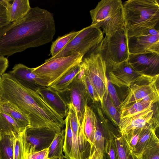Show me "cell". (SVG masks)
Returning a JSON list of instances; mask_svg holds the SVG:
<instances>
[{
    "label": "cell",
    "mask_w": 159,
    "mask_h": 159,
    "mask_svg": "<svg viewBox=\"0 0 159 159\" xmlns=\"http://www.w3.org/2000/svg\"><path fill=\"white\" fill-rule=\"evenodd\" d=\"M25 159H49L48 149L27 154L25 156Z\"/></svg>",
    "instance_id": "obj_40"
},
{
    "label": "cell",
    "mask_w": 159,
    "mask_h": 159,
    "mask_svg": "<svg viewBox=\"0 0 159 159\" xmlns=\"http://www.w3.org/2000/svg\"><path fill=\"white\" fill-rule=\"evenodd\" d=\"M125 141L126 142V151L127 159H139L126 140Z\"/></svg>",
    "instance_id": "obj_42"
},
{
    "label": "cell",
    "mask_w": 159,
    "mask_h": 159,
    "mask_svg": "<svg viewBox=\"0 0 159 159\" xmlns=\"http://www.w3.org/2000/svg\"><path fill=\"white\" fill-rule=\"evenodd\" d=\"M81 63L73 67L50 87L57 91L67 88L72 82L80 71Z\"/></svg>",
    "instance_id": "obj_25"
},
{
    "label": "cell",
    "mask_w": 159,
    "mask_h": 159,
    "mask_svg": "<svg viewBox=\"0 0 159 159\" xmlns=\"http://www.w3.org/2000/svg\"><path fill=\"white\" fill-rule=\"evenodd\" d=\"M9 0H0V29L7 25L10 22L7 13V6Z\"/></svg>",
    "instance_id": "obj_38"
},
{
    "label": "cell",
    "mask_w": 159,
    "mask_h": 159,
    "mask_svg": "<svg viewBox=\"0 0 159 159\" xmlns=\"http://www.w3.org/2000/svg\"><path fill=\"white\" fill-rule=\"evenodd\" d=\"M53 16L38 7L19 20L0 29V56L9 57L52 41L56 33Z\"/></svg>",
    "instance_id": "obj_1"
},
{
    "label": "cell",
    "mask_w": 159,
    "mask_h": 159,
    "mask_svg": "<svg viewBox=\"0 0 159 159\" xmlns=\"http://www.w3.org/2000/svg\"><path fill=\"white\" fill-rule=\"evenodd\" d=\"M125 28L128 37L146 35L159 22L157 0H129L123 4Z\"/></svg>",
    "instance_id": "obj_3"
},
{
    "label": "cell",
    "mask_w": 159,
    "mask_h": 159,
    "mask_svg": "<svg viewBox=\"0 0 159 159\" xmlns=\"http://www.w3.org/2000/svg\"><path fill=\"white\" fill-rule=\"evenodd\" d=\"M58 132L47 127L27 128L24 136L25 156L31 152L48 148Z\"/></svg>",
    "instance_id": "obj_10"
},
{
    "label": "cell",
    "mask_w": 159,
    "mask_h": 159,
    "mask_svg": "<svg viewBox=\"0 0 159 159\" xmlns=\"http://www.w3.org/2000/svg\"><path fill=\"white\" fill-rule=\"evenodd\" d=\"M93 51L100 54L106 66L128 60L129 53L125 28L117 31L112 35L105 36Z\"/></svg>",
    "instance_id": "obj_6"
},
{
    "label": "cell",
    "mask_w": 159,
    "mask_h": 159,
    "mask_svg": "<svg viewBox=\"0 0 159 159\" xmlns=\"http://www.w3.org/2000/svg\"><path fill=\"white\" fill-rule=\"evenodd\" d=\"M25 130L15 137L13 159H25L24 136Z\"/></svg>",
    "instance_id": "obj_31"
},
{
    "label": "cell",
    "mask_w": 159,
    "mask_h": 159,
    "mask_svg": "<svg viewBox=\"0 0 159 159\" xmlns=\"http://www.w3.org/2000/svg\"><path fill=\"white\" fill-rule=\"evenodd\" d=\"M33 70V68L19 63L15 64L8 73L24 87L35 91L39 86H45L43 81L32 72Z\"/></svg>",
    "instance_id": "obj_16"
},
{
    "label": "cell",
    "mask_w": 159,
    "mask_h": 159,
    "mask_svg": "<svg viewBox=\"0 0 159 159\" xmlns=\"http://www.w3.org/2000/svg\"><path fill=\"white\" fill-rule=\"evenodd\" d=\"M103 154L98 152L96 150H94L91 155L90 159H103Z\"/></svg>",
    "instance_id": "obj_43"
},
{
    "label": "cell",
    "mask_w": 159,
    "mask_h": 159,
    "mask_svg": "<svg viewBox=\"0 0 159 159\" xmlns=\"http://www.w3.org/2000/svg\"><path fill=\"white\" fill-rule=\"evenodd\" d=\"M159 125L158 120L155 117L150 123L142 129L133 151L135 154H140L145 148L152 144L159 142V139L156 134V131Z\"/></svg>",
    "instance_id": "obj_18"
},
{
    "label": "cell",
    "mask_w": 159,
    "mask_h": 159,
    "mask_svg": "<svg viewBox=\"0 0 159 159\" xmlns=\"http://www.w3.org/2000/svg\"><path fill=\"white\" fill-rule=\"evenodd\" d=\"M127 43L129 54H159V36L142 35L127 37Z\"/></svg>",
    "instance_id": "obj_14"
},
{
    "label": "cell",
    "mask_w": 159,
    "mask_h": 159,
    "mask_svg": "<svg viewBox=\"0 0 159 159\" xmlns=\"http://www.w3.org/2000/svg\"><path fill=\"white\" fill-rule=\"evenodd\" d=\"M68 111L67 115L68 116L72 133L73 134H77L82 126L79 122L75 109L70 103L68 106Z\"/></svg>",
    "instance_id": "obj_33"
},
{
    "label": "cell",
    "mask_w": 159,
    "mask_h": 159,
    "mask_svg": "<svg viewBox=\"0 0 159 159\" xmlns=\"http://www.w3.org/2000/svg\"><path fill=\"white\" fill-rule=\"evenodd\" d=\"M15 137L0 134V159H13Z\"/></svg>",
    "instance_id": "obj_27"
},
{
    "label": "cell",
    "mask_w": 159,
    "mask_h": 159,
    "mask_svg": "<svg viewBox=\"0 0 159 159\" xmlns=\"http://www.w3.org/2000/svg\"><path fill=\"white\" fill-rule=\"evenodd\" d=\"M7 6V13L10 22L16 21L23 18L31 7L28 0H14Z\"/></svg>",
    "instance_id": "obj_19"
},
{
    "label": "cell",
    "mask_w": 159,
    "mask_h": 159,
    "mask_svg": "<svg viewBox=\"0 0 159 159\" xmlns=\"http://www.w3.org/2000/svg\"><path fill=\"white\" fill-rule=\"evenodd\" d=\"M64 121L65 128L63 152L65 156L69 159H75L72 134L69 118L68 115L65 118Z\"/></svg>",
    "instance_id": "obj_28"
},
{
    "label": "cell",
    "mask_w": 159,
    "mask_h": 159,
    "mask_svg": "<svg viewBox=\"0 0 159 159\" xmlns=\"http://www.w3.org/2000/svg\"><path fill=\"white\" fill-rule=\"evenodd\" d=\"M82 81L85 85L89 98L92 101L93 103L100 102L98 96L85 71Z\"/></svg>",
    "instance_id": "obj_35"
},
{
    "label": "cell",
    "mask_w": 159,
    "mask_h": 159,
    "mask_svg": "<svg viewBox=\"0 0 159 159\" xmlns=\"http://www.w3.org/2000/svg\"><path fill=\"white\" fill-rule=\"evenodd\" d=\"M159 74H143L128 87L127 93L120 106V111L131 104L144 100L157 103L159 100Z\"/></svg>",
    "instance_id": "obj_8"
},
{
    "label": "cell",
    "mask_w": 159,
    "mask_h": 159,
    "mask_svg": "<svg viewBox=\"0 0 159 159\" xmlns=\"http://www.w3.org/2000/svg\"><path fill=\"white\" fill-rule=\"evenodd\" d=\"M0 112L10 116L23 129L29 127L28 118L17 107L10 102L0 101Z\"/></svg>",
    "instance_id": "obj_21"
},
{
    "label": "cell",
    "mask_w": 159,
    "mask_h": 159,
    "mask_svg": "<svg viewBox=\"0 0 159 159\" xmlns=\"http://www.w3.org/2000/svg\"><path fill=\"white\" fill-rule=\"evenodd\" d=\"M143 128L131 130L121 135L133 151L138 141Z\"/></svg>",
    "instance_id": "obj_34"
},
{
    "label": "cell",
    "mask_w": 159,
    "mask_h": 159,
    "mask_svg": "<svg viewBox=\"0 0 159 159\" xmlns=\"http://www.w3.org/2000/svg\"><path fill=\"white\" fill-rule=\"evenodd\" d=\"M65 129L58 132L48 148L49 159L55 158H62L65 155L63 153L65 139Z\"/></svg>",
    "instance_id": "obj_26"
},
{
    "label": "cell",
    "mask_w": 159,
    "mask_h": 159,
    "mask_svg": "<svg viewBox=\"0 0 159 159\" xmlns=\"http://www.w3.org/2000/svg\"><path fill=\"white\" fill-rule=\"evenodd\" d=\"M97 118L93 109L87 105L82 123L84 135L91 145L93 144Z\"/></svg>",
    "instance_id": "obj_20"
},
{
    "label": "cell",
    "mask_w": 159,
    "mask_h": 159,
    "mask_svg": "<svg viewBox=\"0 0 159 159\" xmlns=\"http://www.w3.org/2000/svg\"><path fill=\"white\" fill-rule=\"evenodd\" d=\"M85 73L89 77L99 98L101 104L107 90L106 66L100 54L92 51L82 60Z\"/></svg>",
    "instance_id": "obj_9"
},
{
    "label": "cell",
    "mask_w": 159,
    "mask_h": 159,
    "mask_svg": "<svg viewBox=\"0 0 159 159\" xmlns=\"http://www.w3.org/2000/svg\"><path fill=\"white\" fill-rule=\"evenodd\" d=\"M35 91L57 114L63 119L66 117L68 107L58 91L50 87L41 86Z\"/></svg>",
    "instance_id": "obj_15"
},
{
    "label": "cell",
    "mask_w": 159,
    "mask_h": 159,
    "mask_svg": "<svg viewBox=\"0 0 159 159\" xmlns=\"http://www.w3.org/2000/svg\"><path fill=\"white\" fill-rule=\"evenodd\" d=\"M136 155L139 159H159V142L148 146L141 153Z\"/></svg>",
    "instance_id": "obj_32"
},
{
    "label": "cell",
    "mask_w": 159,
    "mask_h": 159,
    "mask_svg": "<svg viewBox=\"0 0 159 159\" xmlns=\"http://www.w3.org/2000/svg\"><path fill=\"white\" fill-rule=\"evenodd\" d=\"M106 66L110 82L119 87H129L143 75L135 70L128 60Z\"/></svg>",
    "instance_id": "obj_11"
},
{
    "label": "cell",
    "mask_w": 159,
    "mask_h": 159,
    "mask_svg": "<svg viewBox=\"0 0 159 159\" xmlns=\"http://www.w3.org/2000/svg\"><path fill=\"white\" fill-rule=\"evenodd\" d=\"M128 61L135 70L142 74L151 75L159 74V54L154 52L129 54Z\"/></svg>",
    "instance_id": "obj_12"
},
{
    "label": "cell",
    "mask_w": 159,
    "mask_h": 159,
    "mask_svg": "<svg viewBox=\"0 0 159 159\" xmlns=\"http://www.w3.org/2000/svg\"><path fill=\"white\" fill-rule=\"evenodd\" d=\"M80 30L72 31L59 37L52 44L50 53L51 57L55 56L63 49L78 34Z\"/></svg>",
    "instance_id": "obj_29"
},
{
    "label": "cell",
    "mask_w": 159,
    "mask_h": 159,
    "mask_svg": "<svg viewBox=\"0 0 159 159\" xmlns=\"http://www.w3.org/2000/svg\"><path fill=\"white\" fill-rule=\"evenodd\" d=\"M0 101L10 102L28 118L29 127H47L59 131L64 120L35 91L26 88L9 73L0 77Z\"/></svg>",
    "instance_id": "obj_2"
},
{
    "label": "cell",
    "mask_w": 159,
    "mask_h": 159,
    "mask_svg": "<svg viewBox=\"0 0 159 159\" xmlns=\"http://www.w3.org/2000/svg\"><path fill=\"white\" fill-rule=\"evenodd\" d=\"M83 56L75 54L67 57L48 59L41 65L33 68L32 72L45 84L50 87L69 70L82 61Z\"/></svg>",
    "instance_id": "obj_5"
},
{
    "label": "cell",
    "mask_w": 159,
    "mask_h": 159,
    "mask_svg": "<svg viewBox=\"0 0 159 159\" xmlns=\"http://www.w3.org/2000/svg\"><path fill=\"white\" fill-rule=\"evenodd\" d=\"M107 88L110 99L116 108L120 111V106L121 102L119 99L115 87L107 77Z\"/></svg>",
    "instance_id": "obj_39"
},
{
    "label": "cell",
    "mask_w": 159,
    "mask_h": 159,
    "mask_svg": "<svg viewBox=\"0 0 159 159\" xmlns=\"http://www.w3.org/2000/svg\"><path fill=\"white\" fill-rule=\"evenodd\" d=\"M8 65L7 58L5 57L0 56V77L5 73Z\"/></svg>",
    "instance_id": "obj_41"
},
{
    "label": "cell",
    "mask_w": 159,
    "mask_h": 159,
    "mask_svg": "<svg viewBox=\"0 0 159 159\" xmlns=\"http://www.w3.org/2000/svg\"></svg>",
    "instance_id": "obj_47"
},
{
    "label": "cell",
    "mask_w": 159,
    "mask_h": 159,
    "mask_svg": "<svg viewBox=\"0 0 159 159\" xmlns=\"http://www.w3.org/2000/svg\"><path fill=\"white\" fill-rule=\"evenodd\" d=\"M152 108L130 117L121 119L118 128L121 135L131 130L143 128L148 125L155 117L154 111Z\"/></svg>",
    "instance_id": "obj_17"
},
{
    "label": "cell",
    "mask_w": 159,
    "mask_h": 159,
    "mask_svg": "<svg viewBox=\"0 0 159 159\" xmlns=\"http://www.w3.org/2000/svg\"><path fill=\"white\" fill-rule=\"evenodd\" d=\"M89 13L91 25L102 29L105 36L112 35L125 28L123 4L120 0H102Z\"/></svg>",
    "instance_id": "obj_4"
},
{
    "label": "cell",
    "mask_w": 159,
    "mask_h": 159,
    "mask_svg": "<svg viewBox=\"0 0 159 159\" xmlns=\"http://www.w3.org/2000/svg\"><path fill=\"white\" fill-rule=\"evenodd\" d=\"M101 107L103 114L119 129L120 120V111L116 108L110 99L107 90L103 97Z\"/></svg>",
    "instance_id": "obj_22"
},
{
    "label": "cell",
    "mask_w": 159,
    "mask_h": 159,
    "mask_svg": "<svg viewBox=\"0 0 159 159\" xmlns=\"http://www.w3.org/2000/svg\"><path fill=\"white\" fill-rule=\"evenodd\" d=\"M68 88L70 104L71 103L75 109L79 122L82 125L85 107L89 98L85 85L82 80L76 77Z\"/></svg>",
    "instance_id": "obj_13"
},
{
    "label": "cell",
    "mask_w": 159,
    "mask_h": 159,
    "mask_svg": "<svg viewBox=\"0 0 159 159\" xmlns=\"http://www.w3.org/2000/svg\"><path fill=\"white\" fill-rule=\"evenodd\" d=\"M104 153L108 159H118L115 138L105 140Z\"/></svg>",
    "instance_id": "obj_36"
},
{
    "label": "cell",
    "mask_w": 159,
    "mask_h": 159,
    "mask_svg": "<svg viewBox=\"0 0 159 159\" xmlns=\"http://www.w3.org/2000/svg\"><path fill=\"white\" fill-rule=\"evenodd\" d=\"M69 159L67 157L64 156V157L62 158H60V159Z\"/></svg>",
    "instance_id": "obj_44"
},
{
    "label": "cell",
    "mask_w": 159,
    "mask_h": 159,
    "mask_svg": "<svg viewBox=\"0 0 159 159\" xmlns=\"http://www.w3.org/2000/svg\"><path fill=\"white\" fill-rule=\"evenodd\" d=\"M103 38L101 30L95 25H91L80 30V33L60 52L48 59L75 54L84 56L88 52L93 51Z\"/></svg>",
    "instance_id": "obj_7"
},
{
    "label": "cell",
    "mask_w": 159,
    "mask_h": 159,
    "mask_svg": "<svg viewBox=\"0 0 159 159\" xmlns=\"http://www.w3.org/2000/svg\"><path fill=\"white\" fill-rule=\"evenodd\" d=\"M52 159H59V158H52Z\"/></svg>",
    "instance_id": "obj_46"
},
{
    "label": "cell",
    "mask_w": 159,
    "mask_h": 159,
    "mask_svg": "<svg viewBox=\"0 0 159 159\" xmlns=\"http://www.w3.org/2000/svg\"><path fill=\"white\" fill-rule=\"evenodd\" d=\"M154 104L152 101L142 100L129 105L120 111V119L131 117L152 108Z\"/></svg>",
    "instance_id": "obj_24"
},
{
    "label": "cell",
    "mask_w": 159,
    "mask_h": 159,
    "mask_svg": "<svg viewBox=\"0 0 159 159\" xmlns=\"http://www.w3.org/2000/svg\"><path fill=\"white\" fill-rule=\"evenodd\" d=\"M105 143L104 133L97 119L93 144L91 148V155L95 150L104 154Z\"/></svg>",
    "instance_id": "obj_30"
},
{
    "label": "cell",
    "mask_w": 159,
    "mask_h": 159,
    "mask_svg": "<svg viewBox=\"0 0 159 159\" xmlns=\"http://www.w3.org/2000/svg\"><path fill=\"white\" fill-rule=\"evenodd\" d=\"M25 130L10 116L0 112V134L16 137Z\"/></svg>",
    "instance_id": "obj_23"
},
{
    "label": "cell",
    "mask_w": 159,
    "mask_h": 159,
    "mask_svg": "<svg viewBox=\"0 0 159 159\" xmlns=\"http://www.w3.org/2000/svg\"><path fill=\"white\" fill-rule=\"evenodd\" d=\"M118 159H127L126 141L120 135L115 138Z\"/></svg>",
    "instance_id": "obj_37"
},
{
    "label": "cell",
    "mask_w": 159,
    "mask_h": 159,
    "mask_svg": "<svg viewBox=\"0 0 159 159\" xmlns=\"http://www.w3.org/2000/svg\"><path fill=\"white\" fill-rule=\"evenodd\" d=\"M103 159H108L106 157L105 154L104 153L103 157Z\"/></svg>",
    "instance_id": "obj_45"
}]
</instances>
